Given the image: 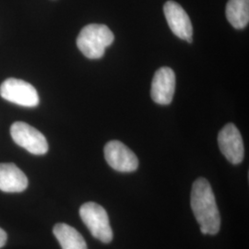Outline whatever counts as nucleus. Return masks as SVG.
I'll return each instance as SVG.
<instances>
[{"label": "nucleus", "instance_id": "f257e3e1", "mask_svg": "<svg viewBox=\"0 0 249 249\" xmlns=\"http://www.w3.org/2000/svg\"><path fill=\"white\" fill-rule=\"evenodd\" d=\"M191 208L203 234L214 235L219 232L221 216L213 188L207 179L198 178L193 183Z\"/></svg>", "mask_w": 249, "mask_h": 249}, {"label": "nucleus", "instance_id": "f03ea898", "mask_svg": "<svg viewBox=\"0 0 249 249\" xmlns=\"http://www.w3.org/2000/svg\"><path fill=\"white\" fill-rule=\"evenodd\" d=\"M112 31L104 24H89L80 31L77 38V46L80 52L89 59H99L106 53V49L114 43Z\"/></svg>", "mask_w": 249, "mask_h": 249}, {"label": "nucleus", "instance_id": "7ed1b4c3", "mask_svg": "<svg viewBox=\"0 0 249 249\" xmlns=\"http://www.w3.org/2000/svg\"><path fill=\"white\" fill-rule=\"evenodd\" d=\"M82 222L96 239L108 244L113 240V231L107 211L95 202H87L80 209Z\"/></svg>", "mask_w": 249, "mask_h": 249}, {"label": "nucleus", "instance_id": "20e7f679", "mask_svg": "<svg viewBox=\"0 0 249 249\" xmlns=\"http://www.w3.org/2000/svg\"><path fill=\"white\" fill-rule=\"evenodd\" d=\"M1 97L20 107H36L39 105V95L36 88L26 81L8 79L0 86Z\"/></svg>", "mask_w": 249, "mask_h": 249}, {"label": "nucleus", "instance_id": "39448f33", "mask_svg": "<svg viewBox=\"0 0 249 249\" xmlns=\"http://www.w3.org/2000/svg\"><path fill=\"white\" fill-rule=\"evenodd\" d=\"M13 141L18 146L35 155H44L48 151L45 136L34 126L24 122H15L10 127Z\"/></svg>", "mask_w": 249, "mask_h": 249}, {"label": "nucleus", "instance_id": "423d86ee", "mask_svg": "<svg viewBox=\"0 0 249 249\" xmlns=\"http://www.w3.org/2000/svg\"><path fill=\"white\" fill-rule=\"evenodd\" d=\"M105 158L107 163L116 171L131 173L139 167L138 157L124 143L111 141L105 146Z\"/></svg>", "mask_w": 249, "mask_h": 249}, {"label": "nucleus", "instance_id": "0eeeda50", "mask_svg": "<svg viewBox=\"0 0 249 249\" xmlns=\"http://www.w3.org/2000/svg\"><path fill=\"white\" fill-rule=\"evenodd\" d=\"M218 144L225 158L232 164H239L244 160V142L235 124L229 123L223 127L218 135Z\"/></svg>", "mask_w": 249, "mask_h": 249}, {"label": "nucleus", "instance_id": "6e6552de", "mask_svg": "<svg viewBox=\"0 0 249 249\" xmlns=\"http://www.w3.org/2000/svg\"><path fill=\"white\" fill-rule=\"evenodd\" d=\"M163 12L173 34L184 41L192 43L193 27L185 9L177 2L169 0L163 6Z\"/></svg>", "mask_w": 249, "mask_h": 249}, {"label": "nucleus", "instance_id": "1a4fd4ad", "mask_svg": "<svg viewBox=\"0 0 249 249\" xmlns=\"http://www.w3.org/2000/svg\"><path fill=\"white\" fill-rule=\"evenodd\" d=\"M176 90V74L168 67H162L155 72L151 82L152 100L160 106L170 105Z\"/></svg>", "mask_w": 249, "mask_h": 249}, {"label": "nucleus", "instance_id": "9d476101", "mask_svg": "<svg viewBox=\"0 0 249 249\" xmlns=\"http://www.w3.org/2000/svg\"><path fill=\"white\" fill-rule=\"evenodd\" d=\"M28 187L25 174L14 163H0V190L8 193L22 192Z\"/></svg>", "mask_w": 249, "mask_h": 249}, {"label": "nucleus", "instance_id": "9b49d317", "mask_svg": "<svg viewBox=\"0 0 249 249\" xmlns=\"http://www.w3.org/2000/svg\"><path fill=\"white\" fill-rule=\"evenodd\" d=\"M53 232L62 249H88L82 235L69 224H55L53 226Z\"/></svg>", "mask_w": 249, "mask_h": 249}, {"label": "nucleus", "instance_id": "f8f14e48", "mask_svg": "<svg viewBox=\"0 0 249 249\" xmlns=\"http://www.w3.org/2000/svg\"><path fill=\"white\" fill-rule=\"evenodd\" d=\"M225 14L231 26L242 30L249 22V0H229Z\"/></svg>", "mask_w": 249, "mask_h": 249}, {"label": "nucleus", "instance_id": "ddd939ff", "mask_svg": "<svg viewBox=\"0 0 249 249\" xmlns=\"http://www.w3.org/2000/svg\"><path fill=\"white\" fill-rule=\"evenodd\" d=\"M7 238H8V236H7L6 231L0 228V249L3 248V247L6 245Z\"/></svg>", "mask_w": 249, "mask_h": 249}]
</instances>
